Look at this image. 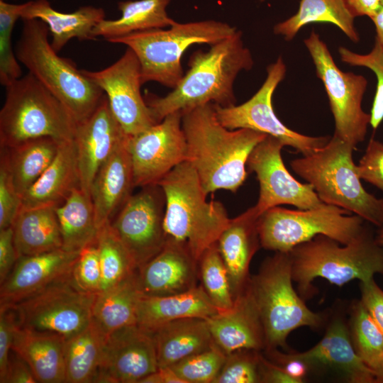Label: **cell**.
Masks as SVG:
<instances>
[{
    "mask_svg": "<svg viewBox=\"0 0 383 383\" xmlns=\"http://www.w3.org/2000/svg\"><path fill=\"white\" fill-rule=\"evenodd\" d=\"M187 161L208 195L218 189L235 192L247 177L248 159L267 134L248 128L230 130L218 120L213 104L182 114Z\"/></svg>",
    "mask_w": 383,
    "mask_h": 383,
    "instance_id": "cell-1",
    "label": "cell"
},
{
    "mask_svg": "<svg viewBox=\"0 0 383 383\" xmlns=\"http://www.w3.org/2000/svg\"><path fill=\"white\" fill-rule=\"evenodd\" d=\"M210 46L208 51L198 50L190 56L187 73L166 96L146 94L145 102L156 123L170 113L183 114L208 104L235 105L234 82L241 71L253 67L252 54L238 30Z\"/></svg>",
    "mask_w": 383,
    "mask_h": 383,
    "instance_id": "cell-2",
    "label": "cell"
},
{
    "mask_svg": "<svg viewBox=\"0 0 383 383\" xmlns=\"http://www.w3.org/2000/svg\"><path fill=\"white\" fill-rule=\"evenodd\" d=\"M165 195L164 230L167 238L184 245L199 262L216 244L231 218L221 203L206 201L199 176L184 161L157 183Z\"/></svg>",
    "mask_w": 383,
    "mask_h": 383,
    "instance_id": "cell-3",
    "label": "cell"
},
{
    "mask_svg": "<svg viewBox=\"0 0 383 383\" xmlns=\"http://www.w3.org/2000/svg\"><path fill=\"white\" fill-rule=\"evenodd\" d=\"M15 49L18 60L68 109L77 123L96 111L104 91L48 41V26L40 19H23Z\"/></svg>",
    "mask_w": 383,
    "mask_h": 383,
    "instance_id": "cell-4",
    "label": "cell"
},
{
    "mask_svg": "<svg viewBox=\"0 0 383 383\" xmlns=\"http://www.w3.org/2000/svg\"><path fill=\"white\" fill-rule=\"evenodd\" d=\"M289 252L293 282L304 299L316 291L312 282L316 278L341 287L353 279L364 282L383 274V247L368 228L346 245L319 235Z\"/></svg>",
    "mask_w": 383,
    "mask_h": 383,
    "instance_id": "cell-5",
    "label": "cell"
},
{
    "mask_svg": "<svg viewBox=\"0 0 383 383\" xmlns=\"http://www.w3.org/2000/svg\"><path fill=\"white\" fill-rule=\"evenodd\" d=\"M354 146L336 135L308 155L291 161L294 172L325 204L343 209L376 226H383V198L363 187L353 158Z\"/></svg>",
    "mask_w": 383,
    "mask_h": 383,
    "instance_id": "cell-6",
    "label": "cell"
},
{
    "mask_svg": "<svg viewBox=\"0 0 383 383\" xmlns=\"http://www.w3.org/2000/svg\"><path fill=\"white\" fill-rule=\"evenodd\" d=\"M236 30L226 23L214 20L175 22L168 29L135 32L107 41L126 45L135 52L140 64L143 84L156 82L174 89L184 77L181 60L189 47L213 45Z\"/></svg>",
    "mask_w": 383,
    "mask_h": 383,
    "instance_id": "cell-7",
    "label": "cell"
},
{
    "mask_svg": "<svg viewBox=\"0 0 383 383\" xmlns=\"http://www.w3.org/2000/svg\"><path fill=\"white\" fill-rule=\"evenodd\" d=\"M77 126L65 105L30 73L6 87L0 111V147L43 137L72 140Z\"/></svg>",
    "mask_w": 383,
    "mask_h": 383,
    "instance_id": "cell-8",
    "label": "cell"
},
{
    "mask_svg": "<svg viewBox=\"0 0 383 383\" xmlns=\"http://www.w3.org/2000/svg\"><path fill=\"white\" fill-rule=\"evenodd\" d=\"M289 252H275L262 264L248 284L262 321L265 350L285 347L293 331L303 326L318 328L321 314L310 310L293 287Z\"/></svg>",
    "mask_w": 383,
    "mask_h": 383,
    "instance_id": "cell-9",
    "label": "cell"
},
{
    "mask_svg": "<svg viewBox=\"0 0 383 383\" xmlns=\"http://www.w3.org/2000/svg\"><path fill=\"white\" fill-rule=\"evenodd\" d=\"M323 203L309 209H269L258 218L261 247L289 252L296 245L322 235L340 244H348L367 229L360 216Z\"/></svg>",
    "mask_w": 383,
    "mask_h": 383,
    "instance_id": "cell-10",
    "label": "cell"
},
{
    "mask_svg": "<svg viewBox=\"0 0 383 383\" xmlns=\"http://www.w3.org/2000/svg\"><path fill=\"white\" fill-rule=\"evenodd\" d=\"M304 43L326 91L335 123L333 135L356 148L365 140L370 125V113L362 108L367 81L362 75L338 68L326 44L314 30Z\"/></svg>",
    "mask_w": 383,
    "mask_h": 383,
    "instance_id": "cell-11",
    "label": "cell"
},
{
    "mask_svg": "<svg viewBox=\"0 0 383 383\" xmlns=\"http://www.w3.org/2000/svg\"><path fill=\"white\" fill-rule=\"evenodd\" d=\"M96 294L80 289L72 274L13 305L20 327L55 333L65 339L90 324Z\"/></svg>",
    "mask_w": 383,
    "mask_h": 383,
    "instance_id": "cell-12",
    "label": "cell"
},
{
    "mask_svg": "<svg viewBox=\"0 0 383 383\" xmlns=\"http://www.w3.org/2000/svg\"><path fill=\"white\" fill-rule=\"evenodd\" d=\"M286 65L279 56L267 67V77L257 91L240 105L221 106L213 104L219 122L226 128H248L280 140L285 146L308 155L325 145L331 136H309L286 126L273 109L272 96L286 74Z\"/></svg>",
    "mask_w": 383,
    "mask_h": 383,
    "instance_id": "cell-13",
    "label": "cell"
},
{
    "mask_svg": "<svg viewBox=\"0 0 383 383\" xmlns=\"http://www.w3.org/2000/svg\"><path fill=\"white\" fill-rule=\"evenodd\" d=\"M164 193L158 184L142 187L131 194L111 226L133 259L138 269L164 247Z\"/></svg>",
    "mask_w": 383,
    "mask_h": 383,
    "instance_id": "cell-14",
    "label": "cell"
},
{
    "mask_svg": "<svg viewBox=\"0 0 383 383\" xmlns=\"http://www.w3.org/2000/svg\"><path fill=\"white\" fill-rule=\"evenodd\" d=\"M182 118V113L174 112L146 130L128 136L135 187L156 184L176 166L187 161Z\"/></svg>",
    "mask_w": 383,
    "mask_h": 383,
    "instance_id": "cell-15",
    "label": "cell"
},
{
    "mask_svg": "<svg viewBox=\"0 0 383 383\" xmlns=\"http://www.w3.org/2000/svg\"><path fill=\"white\" fill-rule=\"evenodd\" d=\"M284 146L280 140L267 135L248 159L247 167L259 182V198L254 206L259 215L282 204L309 209L323 203L311 185L301 183L289 172L281 155Z\"/></svg>",
    "mask_w": 383,
    "mask_h": 383,
    "instance_id": "cell-16",
    "label": "cell"
},
{
    "mask_svg": "<svg viewBox=\"0 0 383 383\" xmlns=\"http://www.w3.org/2000/svg\"><path fill=\"white\" fill-rule=\"evenodd\" d=\"M82 70L106 94L111 111L126 134L134 135L157 123L141 94L140 64L131 48L104 70Z\"/></svg>",
    "mask_w": 383,
    "mask_h": 383,
    "instance_id": "cell-17",
    "label": "cell"
},
{
    "mask_svg": "<svg viewBox=\"0 0 383 383\" xmlns=\"http://www.w3.org/2000/svg\"><path fill=\"white\" fill-rule=\"evenodd\" d=\"M157 369L152 333L137 324L131 325L105 338L95 382L140 383Z\"/></svg>",
    "mask_w": 383,
    "mask_h": 383,
    "instance_id": "cell-18",
    "label": "cell"
},
{
    "mask_svg": "<svg viewBox=\"0 0 383 383\" xmlns=\"http://www.w3.org/2000/svg\"><path fill=\"white\" fill-rule=\"evenodd\" d=\"M127 135L112 113L106 95L91 116L77 123L73 140L80 187L84 192L90 194L97 172Z\"/></svg>",
    "mask_w": 383,
    "mask_h": 383,
    "instance_id": "cell-19",
    "label": "cell"
},
{
    "mask_svg": "<svg viewBox=\"0 0 383 383\" xmlns=\"http://www.w3.org/2000/svg\"><path fill=\"white\" fill-rule=\"evenodd\" d=\"M79 252L63 248L20 257L1 283L0 305L15 304L72 276Z\"/></svg>",
    "mask_w": 383,
    "mask_h": 383,
    "instance_id": "cell-20",
    "label": "cell"
},
{
    "mask_svg": "<svg viewBox=\"0 0 383 383\" xmlns=\"http://www.w3.org/2000/svg\"><path fill=\"white\" fill-rule=\"evenodd\" d=\"M199 279L198 262L184 245L171 238L137 270L138 288L146 296L182 293L197 287Z\"/></svg>",
    "mask_w": 383,
    "mask_h": 383,
    "instance_id": "cell-21",
    "label": "cell"
},
{
    "mask_svg": "<svg viewBox=\"0 0 383 383\" xmlns=\"http://www.w3.org/2000/svg\"><path fill=\"white\" fill-rule=\"evenodd\" d=\"M206 321L213 343L226 355L242 350L265 349L262 321L248 286L231 309Z\"/></svg>",
    "mask_w": 383,
    "mask_h": 383,
    "instance_id": "cell-22",
    "label": "cell"
},
{
    "mask_svg": "<svg viewBox=\"0 0 383 383\" xmlns=\"http://www.w3.org/2000/svg\"><path fill=\"white\" fill-rule=\"evenodd\" d=\"M127 135L97 172L90 188L99 230L111 223L131 195L133 172Z\"/></svg>",
    "mask_w": 383,
    "mask_h": 383,
    "instance_id": "cell-23",
    "label": "cell"
},
{
    "mask_svg": "<svg viewBox=\"0 0 383 383\" xmlns=\"http://www.w3.org/2000/svg\"><path fill=\"white\" fill-rule=\"evenodd\" d=\"M254 206L230 220L216 244L228 270L236 299L248 287L251 260L261 246L258 218Z\"/></svg>",
    "mask_w": 383,
    "mask_h": 383,
    "instance_id": "cell-24",
    "label": "cell"
},
{
    "mask_svg": "<svg viewBox=\"0 0 383 383\" xmlns=\"http://www.w3.org/2000/svg\"><path fill=\"white\" fill-rule=\"evenodd\" d=\"M291 354L304 361L309 367L322 366L333 369L353 383H379L374 372L356 353L350 331L340 318L331 323L322 339L313 348Z\"/></svg>",
    "mask_w": 383,
    "mask_h": 383,
    "instance_id": "cell-25",
    "label": "cell"
},
{
    "mask_svg": "<svg viewBox=\"0 0 383 383\" xmlns=\"http://www.w3.org/2000/svg\"><path fill=\"white\" fill-rule=\"evenodd\" d=\"M219 311L199 284L177 294H142L137 306V325L153 332L169 322L185 318H208Z\"/></svg>",
    "mask_w": 383,
    "mask_h": 383,
    "instance_id": "cell-26",
    "label": "cell"
},
{
    "mask_svg": "<svg viewBox=\"0 0 383 383\" xmlns=\"http://www.w3.org/2000/svg\"><path fill=\"white\" fill-rule=\"evenodd\" d=\"M80 187L74 140L62 142L39 179L21 196V208L58 206Z\"/></svg>",
    "mask_w": 383,
    "mask_h": 383,
    "instance_id": "cell-27",
    "label": "cell"
},
{
    "mask_svg": "<svg viewBox=\"0 0 383 383\" xmlns=\"http://www.w3.org/2000/svg\"><path fill=\"white\" fill-rule=\"evenodd\" d=\"M105 16L102 8L86 6L72 13H62L55 10L48 0H35L27 2L21 18L45 22L52 35L51 46L58 52L72 38L94 40L92 30Z\"/></svg>",
    "mask_w": 383,
    "mask_h": 383,
    "instance_id": "cell-28",
    "label": "cell"
},
{
    "mask_svg": "<svg viewBox=\"0 0 383 383\" xmlns=\"http://www.w3.org/2000/svg\"><path fill=\"white\" fill-rule=\"evenodd\" d=\"M65 338L57 334L19 327L12 350L28 365L38 382H65Z\"/></svg>",
    "mask_w": 383,
    "mask_h": 383,
    "instance_id": "cell-29",
    "label": "cell"
},
{
    "mask_svg": "<svg viewBox=\"0 0 383 383\" xmlns=\"http://www.w3.org/2000/svg\"><path fill=\"white\" fill-rule=\"evenodd\" d=\"M158 367H170L214 343L206 318L191 317L164 324L152 332Z\"/></svg>",
    "mask_w": 383,
    "mask_h": 383,
    "instance_id": "cell-30",
    "label": "cell"
},
{
    "mask_svg": "<svg viewBox=\"0 0 383 383\" xmlns=\"http://www.w3.org/2000/svg\"><path fill=\"white\" fill-rule=\"evenodd\" d=\"M55 208L21 207L12 225L18 258L62 248Z\"/></svg>",
    "mask_w": 383,
    "mask_h": 383,
    "instance_id": "cell-31",
    "label": "cell"
},
{
    "mask_svg": "<svg viewBox=\"0 0 383 383\" xmlns=\"http://www.w3.org/2000/svg\"><path fill=\"white\" fill-rule=\"evenodd\" d=\"M142 294L138 286L136 272L96 294L91 322L105 338L121 328L137 324V306Z\"/></svg>",
    "mask_w": 383,
    "mask_h": 383,
    "instance_id": "cell-32",
    "label": "cell"
},
{
    "mask_svg": "<svg viewBox=\"0 0 383 383\" xmlns=\"http://www.w3.org/2000/svg\"><path fill=\"white\" fill-rule=\"evenodd\" d=\"M62 143L43 137L9 148L0 147V156L5 160L21 197L50 166Z\"/></svg>",
    "mask_w": 383,
    "mask_h": 383,
    "instance_id": "cell-33",
    "label": "cell"
},
{
    "mask_svg": "<svg viewBox=\"0 0 383 383\" xmlns=\"http://www.w3.org/2000/svg\"><path fill=\"white\" fill-rule=\"evenodd\" d=\"M171 0H136L118 3L121 16L118 19H104L92 30L94 38L102 36L106 40L135 32L170 27L176 21L166 8Z\"/></svg>",
    "mask_w": 383,
    "mask_h": 383,
    "instance_id": "cell-34",
    "label": "cell"
},
{
    "mask_svg": "<svg viewBox=\"0 0 383 383\" xmlns=\"http://www.w3.org/2000/svg\"><path fill=\"white\" fill-rule=\"evenodd\" d=\"M62 248L79 252L94 243L99 229L91 195L80 187L75 188L66 200L55 208Z\"/></svg>",
    "mask_w": 383,
    "mask_h": 383,
    "instance_id": "cell-35",
    "label": "cell"
},
{
    "mask_svg": "<svg viewBox=\"0 0 383 383\" xmlns=\"http://www.w3.org/2000/svg\"><path fill=\"white\" fill-rule=\"evenodd\" d=\"M354 18L344 0H301L298 11L276 24L273 31L289 41L309 23H331L338 27L353 43H358L360 35L355 28Z\"/></svg>",
    "mask_w": 383,
    "mask_h": 383,
    "instance_id": "cell-36",
    "label": "cell"
},
{
    "mask_svg": "<svg viewBox=\"0 0 383 383\" xmlns=\"http://www.w3.org/2000/svg\"><path fill=\"white\" fill-rule=\"evenodd\" d=\"M105 337L91 322L64 341L66 383L95 382L101 365Z\"/></svg>",
    "mask_w": 383,
    "mask_h": 383,
    "instance_id": "cell-37",
    "label": "cell"
},
{
    "mask_svg": "<svg viewBox=\"0 0 383 383\" xmlns=\"http://www.w3.org/2000/svg\"><path fill=\"white\" fill-rule=\"evenodd\" d=\"M350 335L359 357L383 383V333L360 301L353 308Z\"/></svg>",
    "mask_w": 383,
    "mask_h": 383,
    "instance_id": "cell-38",
    "label": "cell"
},
{
    "mask_svg": "<svg viewBox=\"0 0 383 383\" xmlns=\"http://www.w3.org/2000/svg\"><path fill=\"white\" fill-rule=\"evenodd\" d=\"M96 243L101 270L100 292L116 285L137 272L133 259L110 223L99 228Z\"/></svg>",
    "mask_w": 383,
    "mask_h": 383,
    "instance_id": "cell-39",
    "label": "cell"
},
{
    "mask_svg": "<svg viewBox=\"0 0 383 383\" xmlns=\"http://www.w3.org/2000/svg\"><path fill=\"white\" fill-rule=\"evenodd\" d=\"M200 285L219 312L231 309L235 301L227 268L217 244L208 248L198 262Z\"/></svg>",
    "mask_w": 383,
    "mask_h": 383,
    "instance_id": "cell-40",
    "label": "cell"
},
{
    "mask_svg": "<svg viewBox=\"0 0 383 383\" xmlns=\"http://www.w3.org/2000/svg\"><path fill=\"white\" fill-rule=\"evenodd\" d=\"M26 4L0 0V82L5 87L21 77V68L12 48L11 33Z\"/></svg>",
    "mask_w": 383,
    "mask_h": 383,
    "instance_id": "cell-41",
    "label": "cell"
},
{
    "mask_svg": "<svg viewBox=\"0 0 383 383\" xmlns=\"http://www.w3.org/2000/svg\"><path fill=\"white\" fill-rule=\"evenodd\" d=\"M227 355L215 343L170 366L183 383H213Z\"/></svg>",
    "mask_w": 383,
    "mask_h": 383,
    "instance_id": "cell-42",
    "label": "cell"
},
{
    "mask_svg": "<svg viewBox=\"0 0 383 383\" xmlns=\"http://www.w3.org/2000/svg\"><path fill=\"white\" fill-rule=\"evenodd\" d=\"M338 53L342 62L353 67L368 68L376 75L377 87L370 112V126L376 130L383 121V45L374 40L368 53H357L342 46Z\"/></svg>",
    "mask_w": 383,
    "mask_h": 383,
    "instance_id": "cell-43",
    "label": "cell"
},
{
    "mask_svg": "<svg viewBox=\"0 0 383 383\" xmlns=\"http://www.w3.org/2000/svg\"><path fill=\"white\" fill-rule=\"evenodd\" d=\"M260 351L242 350L227 355L213 383L261 382Z\"/></svg>",
    "mask_w": 383,
    "mask_h": 383,
    "instance_id": "cell-44",
    "label": "cell"
},
{
    "mask_svg": "<svg viewBox=\"0 0 383 383\" xmlns=\"http://www.w3.org/2000/svg\"><path fill=\"white\" fill-rule=\"evenodd\" d=\"M72 279L84 292L96 294L101 291V270L96 241L79 251L73 268Z\"/></svg>",
    "mask_w": 383,
    "mask_h": 383,
    "instance_id": "cell-45",
    "label": "cell"
},
{
    "mask_svg": "<svg viewBox=\"0 0 383 383\" xmlns=\"http://www.w3.org/2000/svg\"><path fill=\"white\" fill-rule=\"evenodd\" d=\"M21 207V197L5 160L0 156V230L12 226Z\"/></svg>",
    "mask_w": 383,
    "mask_h": 383,
    "instance_id": "cell-46",
    "label": "cell"
},
{
    "mask_svg": "<svg viewBox=\"0 0 383 383\" xmlns=\"http://www.w3.org/2000/svg\"><path fill=\"white\" fill-rule=\"evenodd\" d=\"M361 179L374 185L383 192V143L370 138L364 155L357 165Z\"/></svg>",
    "mask_w": 383,
    "mask_h": 383,
    "instance_id": "cell-47",
    "label": "cell"
},
{
    "mask_svg": "<svg viewBox=\"0 0 383 383\" xmlns=\"http://www.w3.org/2000/svg\"><path fill=\"white\" fill-rule=\"evenodd\" d=\"M0 382L4 378L15 334L20 327L16 309L13 304L0 305Z\"/></svg>",
    "mask_w": 383,
    "mask_h": 383,
    "instance_id": "cell-48",
    "label": "cell"
},
{
    "mask_svg": "<svg viewBox=\"0 0 383 383\" xmlns=\"http://www.w3.org/2000/svg\"><path fill=\"white\" fill-rule=\"evenodd\" d=\"M361 303L383 333V290L374 278L360 282Z\"/></svg>",
    "mask_w": 383,
    "mask_h": 383,
    "instance_id": "cell-49",
    "label": "cell"
},
{
    "mask_svg": "<svg viewBox=\"0 0 383 383\" xmlns=\"http://www.w3.org/2000/svg\"><path fill=\"white\" fill-rule=\"evenodd\" d=\"M18 259L12 226L0 230V283L13 269Z\"/></svg>",
    "mask_w": 383,
    "mask_h": 383,
    "instance_id": "cell-50",
    "label": "cell"
},
{
    "mask_svg": "<svg viewBox=\"0 0 383 383\" xmlns=\"http://www.w3.org/2000/svg\"><path fill=\"white\" fill-rule=\"evenodd\" d=\"M38 382L28 365L12 350L4 378L1 383Z\"/></svg>",
    "mask_w": 383,
    "mask_h": 383,
    "instance_id": "cell-51",
    "label": "cell"
},
{
    "mask_svg": "<svg viewBox=\"0 0 383 383\" xmlns=\"http://www.w3.org/2000/svg\"><path fill=\"white\" fill-rule=\"evenodd\" d=\"M261 382L266 383H299L297 379L287 374L282 367L262 355Z\"/></svg>",
    "mask_w": 383,
    "mask_h": 383,
    "instance_id": "cell-52",
    "label": "cell"
},
{
    "mask_svg": "<svg viewBox=\"0 0 383 383\" xmlns=\"http://www.w3.org/2000/svg\"><path fill=\"white\" fill-rule=\"evenodd\" d=\"M354 16H367L372 18L379 9L383 0H344Z\"/></svg>",
    "mask_w": 383,
    "mask_h": 383,
    "instance_id": "cell-53",
    "label": "cell"
},
{
    "mask_svg": "<svg viewBox=\"0 0 383 383\" xmlns=\"http://www.w3.org/2000/svg\"><path fill=\"white\" fill-rule=\"evenodd\" d=\"M140 383H183L170 367H158L142 379Z\"/></svg>",
    "mask_w": 383,
    "mask_h": 383,
    "instance_id": "cell-54",
    "label": "cell"
},
{
    "mask_svg": "<svg viewBox=\"0 0 383 383\" xmlns=\"http://www.w3.org/2000/svg\"><path fill=\"white\" fill-rule=\"evenodd\" d=\"M370 18L375 26V40L383 45V1L376 13Z\"/></svg>",
    "mask_w": 383,
    "mask_h": 383,
    "instance_id": "cell-55",
    "label": "cell"
},
{
    "mask_svg": "<svg viewBox=\"0 0 383 383\" xmlns=\"http://www.w3.org/2000/svg\"><path fill=\"white\" fill-rule=\"evenodd\" d=\"M377 243L383 247V226L379 227V229L375 236Z\"/></svg>",
    "mask_w": 383,
    "mask_h": 383,
    "instance_id": "cell-56",
    "label": "cell"
}]
</instances>
